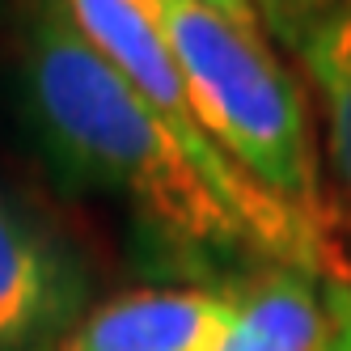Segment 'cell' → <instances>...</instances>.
Instances as JSON below:
<instances>
[{
    "mask_svg": "<svg viewBox=\"0 0 351 351\" xmlns=\"http://www.w3.org/2000/svg\"><path fill=\"white\" fill-rule=\"evenodd\" d=\"M335 300V339L330 351H351V284H330Z\"/></svg>",
    "mask_w": 351,
    "mask_h": 351,
    "instance_id": "obj_9",
    "label": "cell"
},
{
    "mask_svg": "<svg viewBox=\"0 0 351 351\" xmlns=\"http://www.w3.org/2000/svg\"><path fill=\"white\" fill-rule=\"evenodd\" d=\"M224 313V284L140 288L85 313L60 351H216Z\"/></svg>",
    "mask_w": 351,
    "mask_h": 351,
    "instance_id": "obj_5",
    "label": "cell"
},
{
    "mask_svg": "<svg viewBox=\"0 0 351 351\" xmlns=\"http://www.w3.org/2000/svg\"><path fill=\"white\" fill-rule=\"evenodd\" d=\"M17 47L26 106L68 178L123 199L148 233L186 258L263 254L161 114L89 47L64 0H21Z\"/></svg>",
    "mask_w": 351,
    "mask_h": 351,
    "instance_id": "obj_1",
    "label": "cell"
},
{
    "mask_svg": "<svg viewBox=\"0 0 351 351\" xmlns=\"http://www.w3.org/2000/svg\"><path fill=\"white\" fill-rule=\"evenodd\" d=\"M204 5H212L216 13H224L229 21H237V26L263 34V21H258V13H254V5H250V0H204Z\"/></svg>",
    "mask_w": 351,
    "mask_h": 351,
    "instance_id": "obj_10",
    "label": "cell"
},
{
    "mask_svg": "<svg viewBox=\"0 0 351 351\" xmlns=\"http://www.w3.org/2000/svg\"><path fill=\"white\" fill-rule=\"evenodd\" d=\"M300 64L317 89L326 123V161H330L326 220H330V237L351 271V5L305 43Z\"/></svg>",
    "mask_w": 351,
    "mask_h": 351,
    "instance_id": "obj_7",
    "label": "cell"
},
{
    "mask_svg": "<svg viewBox=\"0 0 351 351\" xmlns=\"http://www.w3.org/2000/svg\"><path fill=\"white\" fill-rule=\"evenodd\" d=\"M64 5H68L72 21H77V30L89 38L93 51L161 114V123L178 140L182 153L191 157V165L245 220V229L254 233V241L263 245V254L271 263L309 271L317 280L351 284V271L339 258V250L300 212L280 204L271 191H263L245 169H237L216 148V140L204 128V110H199L195 93L182 77V68L173 64L169 47L153 30V21L140 13L136 0H64Z\"/></svg>",
    "mask_w": 351,
    "mask_h": 351,
    "instance_id": "obj_3",
    "label": "cell"
},
{
    "mask_svg": "<svg viewBox=\"0 0 351 351\" xmlns=\"http://www.w3.org/2000/svg\"><path fill=\"white\" fill-rule=\"evenodd\" d=\"M85 317L72 250L0 191V351H60Z\"/></svg>",
    "mask_w": 351,
    "mask_h": 351,
    "instance_id": "obj_4",
    "label": "cell"
},
{
    "mask_svg": "<svg viewBox=\"0 0 351 351\" xmlns=\"http://www.w3.org/2000/svg\"><path fill=\"white\" fill-rule=\"evenodd\" d=\"M136 5L182 68L216 148L335 245L305 93L271 56L263 34L237 26L204 0Z\"/></svg>",
    "mask_w": 351,
    "mask_h": 351,
    "instance_id": "obj_2",
    "label": "cell"
},
{
    "mask_svg": "<svg viewBox=\"0 0 351 351\" xmlns=\"http://www.w3.org/2000/svg\"><path fill=\"white\" fill-rule=\"evenodd\" d=\"M263 21V30L288 47V51H305V43L326 26V21H335L351 0H250Z\"/></svg>",
    "mask_w": 351,
    "mask_h": 351,
    "instance_id": "obj_8",
    "label": "cell"
},
{
    "mask_svg": "<svg viewBox=\"0 0 351 351\" xmlns=\"http://www.w3.org/2000/svg\"><path fill=\"white\" fill-rule=\"evenodd\" d=\"M224 330L216 351H330V284L296 267H263L224 284Z\"/></svg>",
    "mask_w": 351,
    "mask_h": 351,
    "instance_id": "obj_6",
    "label": "cell"
}]
</instances>
